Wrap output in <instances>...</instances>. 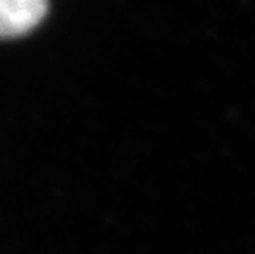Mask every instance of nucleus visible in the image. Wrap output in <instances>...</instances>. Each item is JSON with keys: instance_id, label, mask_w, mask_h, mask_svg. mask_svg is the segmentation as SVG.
I'll list each match as a JSON object with an SVG mask.
<instances>
[{"instance_id": "nucleus-1", "label": "nucleus", "mask_w": 255, "mask_h": 254, "mask_svg": "<svg viewBox=\"0 0 255 254\" xmlns=\"http://www.w3.org/2000/svg\"><path fill=\"white\" fill-rule=\"evenodd\" d=\"M48 0H0V38H17L43 20Z\"/></svg>"}]
</instances>
